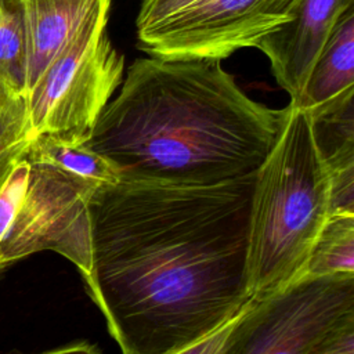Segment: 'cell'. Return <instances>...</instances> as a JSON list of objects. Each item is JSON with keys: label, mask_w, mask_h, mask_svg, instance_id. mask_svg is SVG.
<instances>
[{"label": "cell", "mask_w": 354, "mask_h": 354, "mask_svg": "<svg viewBox=\"0 0 354 354\" xmlns=\"http://www.w3.org/2000/svg\"><path fill=\"white\" fill-rule=\"evenodd\" d=\"M253 188L254 176L209 187L119 181L93 191L84 283L122 354H171L252 300Z\"/></svg>", "instance_id": "6da1fadb"}, {"label": "cell", "mask_w": 354, "mask_h": 354, "mask_svg": "<svg viewBox=\"0 0 354 354\" xmlns=\"http://www.w3.org/2000/svg\"><path fill=\"white\" fill-rule=\"evenodd\" d=\"M82 142L120 181L209 187L256 174L292 105L252 100L220 59L137 58Z\"/></svg>", "instance_id": "7a4b0ae2"}, {"label": "cell", "mask_w": 354, "mask_h": 354, "mask_svg": "<svg viewBox=\"0 0 354 354\" xmlns=\"http://www.w3.org/2000/svg\"><path fill=\"white\" fill-rule=\"evenodd\" d=\"M329 216V180L310 119L295 108L254 174L248 275L253 300L300 279L313 243Z\"/></svg>", "instance_id": "3957f363"}, {"label": "cell", "mask_w": 354, "mask_h": 354, "mask_svg": "<svg viewBox=\"0 0 354 354\" xmlns=\"http://www.w3.org/2000/svg\"><path fill=\"white\" fill-rule=\"evenodd\" d=\"M97 185L26 153L0 185V264L51 250L91 271L88 202Z\"/></svg>", "instance_id": "277c9868"}, {"label": "cell", "mask_w": 354, "mask_h": 354, "mask_svg": "<svg viewBox=\"0 0 354 354\" xmlns=\"http://www.w3.org/2000/svg\"><path fill=\"white\" fill-rule=\"evenodd\" d=\"M112 0H98L26 94L33 136L83 142L123 82L124 57L105 26Z\"/></svg>", "instance_id": "5b68a950"}, {"label": "cell", "mask_w": 354, "mask_h": 354, "mask_svg": "<svg viewBox=\"0 0 354 354\" xmlns=\"http://www.w3.org/2000/svg\"><path fill=\"white\" fill-rule=\"evenodd\" d=\"M354 317V275L301 277L250 300L221 354H306L328 330Z\"/></svg>", "instance_id": "8992f818"}, {"label": "cell", "mask_w": 354, "mask_h": 354, "mask_svg": "<svg viewBox=\"0 0 354 354\" xmlns=\"http://www.w3.org/2000/svg\"><path fill=\"white\" fill-rule=\"evenodd\" d=\"M300 0H195L137 30L138 48L165 59H224L289 22Z\"/></svg>", "instance_id": "52a82bcc"}, {"label": "cell", "mask_w": 354, "mask_h": 354, "mask_svg": "<svg viewBox=\"0 0 354 354\" xmlns=\"http://www.w3.org/2000/svg\"><path fill=\"white\" fill-rule=\"evenodd\" d=\"M354 0H300L293 18L260 40L274 79L295 104L340 15Z\"/></svg>", "instance_id": "ba28073f"}, {"label": "cell", "mask_w": 354, "mask_h": 354, "mask_svg": "<svg viewBox=\"0 0 354 354\" xmlns=\"http://www.w3.org/2000/svg\"><path fill=\"white\" fill-rule=\"evenodd\" d=\"M98 0H22L26 94L79 29Z\"/></svg>", "instance_id": "9c48e42d"}, {"label": "cell", "mask_w": 354, "mask_h": 354, "mask_svg": "<svg viewBox=\"0 0 354 354\" xmlns=\"http://www.w3.org/2000/svg\"><path fill=\"white\" fill-rule=\"evenodd\" d=\"M354 87V6L337 19L321 48L300 98L290 104L308 111Z\"/></svg>", "instance_id": "30bf717a"}, {"label": "cell", "mask_w": 354, "mask_h": 354, "mask_svg": "<svg viewBox=\"0 0 354 354\" xmlns=\"http://www.w3.org/2000/svg\"><path fill=\"white\" fill-rule=\"evenodd\" d=\"M306 112L328 177L354 174V87Z\"/></svg>", "instance_id": "8fae6325"}, {"label": "cell", "mask_w": 354, "mask_h": 354, "mask_svg": "<svg viewBox=\"0 0 354 354\" xmlns=\"http://www.w3.org/2000/svg\"><path fill=\"white\" fill-rule=\"evenodd\" d=\"M26 156L48 162L97 187L120 181L115 167L82 142H66L51 136H35Z\"/></svg>", "instance_id": "7c38bea8"}, {"label": "cell", "mask_w": 354, "mask_h": 354, "mask_svg": "<svg viewBox=\"0 0 354 354\" xmlns=\"http://www.w3.org/2000/svg\"><path fill=\"white\" fill-rule=\"evenodd\" d=\"M354 275V213L330 214L310 250L303 277Z\"/></svg>", "instance_id": "4fadbf2b"}, {"label": "cell", "mask_w": 354, "mask_h": 354, "mask_svg": "<svg viewBox=\"0 0 354 354\" xmlns=\"http://www.w3.org/2000/svg\"><path fill=\"white\" fill-rule=\"evenodd\" d=\"M0 82L26 95V37L22 0H0Z\"/></svg>", "instance_id": "5bb4252c"}, {"label": "cell", "mask_w": 354, "mask_h": 354, "mask_svg": "<svg viewBox=\"0 0 354 354\" xmlns=\"http://www.w3.org/2000/svg\"><path fill=\"white\" fill-rule=\"evenodd\" d=\"M33 137L26 95L0 82V173L26 153Z\"/></svg>", "instance_id": "9a60e30c"}, {"label": "cell", "mask_w": 354, "mask_h": 354, "mask_svg": "<svg viewBox=\"0 0 354 354\" xmlns=\"http://www.w3.org/2000/svg\"><path fill=\"white\" fill-rule=\"evenodd\" d=\"M306 354H354V317L328 330Z\"/></svg>", "instance_id": "2e32d148"}, {"label": "cell", "mask_w": 354, "mask_h": 354, "mask_svg": "<svg viewBox=\"0 0 354 354\" xmlns=\"http://www.w3.org/2000/svg\"><path fill=\"white\" fill-rule=\"evenodd\" d=\"M195 0H141L136 19L137 30L149 28Z\"/></svg>", "instance_id": "e0dca14e"}, {"label": "cell", "mask_w": 354, "mask_h": 354, "mask_svg": "<svg viewBox=\"0 0 354 354\" xmlns=\"http://www.w3.org/2000/svg\"><path fill=\"white\" fill-rule=\"evenodd\" d=\"M238 315H235L232 319H230L224 325L218 326L216 330L206 335L205 337H202V339L194 342L192 344L185 346V347H183V348H180V350L171 353V354H221V351L224 348V344L227 342V337H228Z\"/></svg>", "instance_id": "ac0fdd59"}, {"label": "cell", "mask_w": 354, "mask_h": 354, "mask_svg": "<svg viewBox=\"0 0 354 354\" xmlns=\"http://www.w3.org/2000/svg\"><path fill=\"white\" fill-rule=\"evenodd\" d=\"M40 354H100L95 346L88 343H75L69 346H64L59 348H54L50 351H44Z\"/></svg>", "instance_id": "d6986e66"}, {"label": "cell", "mask_w": 354, "mask_h": 354, "mask_svg": "<svg viewBox=\"0 0 354 354\" xmlns=\"http://www.w3.org/2000/svg\"><path fill=\"white\" fill-rule=\"evenodd\" d=\"M11 169H8V170H6V171H3V173H0V185L3 184V181H4V178H6V176L8 174V171H10ZM4 270V267L0 264V272Z\"/></svg>", "instance_id": "ffe728a7"}]
</instances>
